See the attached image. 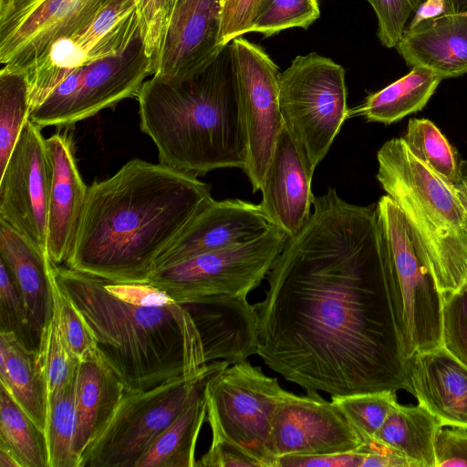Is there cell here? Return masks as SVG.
Instances as JSON below:
<instances>
[{
    "mask_svg": "<svg viewBox=\"0 0 467 467\" xmlns=\"http://www.w3.org/2000/svg\"><path fill=\"white\" fill-rule=\"evenodd\" d=\"M50 183L46 139L28 119L0 173V219L45 252Z\"/></svg>",
    "mask_w": 467,
    "mask_h": 467,
    "instance_id": "obj_14",
    "label": "cell"
},
{
    "mask_svg": "<svg viewBox=\"0 0 467 467\" xmlns=\"http://www.w3.org/2000/svg\"><path fill=\"white\" fill-rule=\"evenodd\" d=\"M379 243L403 357L442 346L441 294L430 260L405 215L389 196L376 203Z\"/></svg>",
    "mask_w": 467,
    "mask_h": 467,
    "instance_id": "obj_6",
    "label": "cell"
},
{
    "mask_svg": "<svg viewBox=\"0 0 467 467\" xmlns=\"http://www.w3.org/2000/svg\"><path fill=\"white\" fill-rule=\"evenodd\" d=\"M0 380L45 433L48 389L39 352L26 348L7 332H0Z\"/></svg>",
    "mask_w": 467,
    "mask_h": 467,
    "instance_id": "obj_26",
    "label": "cell"
},
{
    "mask_svg": "<svg viewBox=\"0 0 467 467\" xmlns=\"http://www.w3.org/2000/svg\"><path fill=\"white\" fill-rule=\"evenodd\" d=\"M271 225L259 204L240 199H212L160 256L155 270L247 243L262 235Z\"/></svg>",
    "mask_w": 467,
    "mask_h": 467,
    "instance_id": "obj_18",
    "label": "cell"
},
{
    "mask_svg": "<svg viewBox=\"0 0 467 467\" xmlns=\"http://www.w3.org/2000/svg\"><path fill=\"white\" fill-rule=\"evenodd\" d=\"M53 301L67 344L76 358L80 361L97 354L87 323L70 298L58 287L55 275Z\"/></svg>",
    "mask_w": 467,
    "mask_h": 467,
    "instance_id": "obj_39",
    "label": "cell"
},
{
    "mask_svg": "<svg viewBox=\"0 0 467 467\" xmlns=\"http://www.w3.org/2000/svg\"><path fill=\"white\" fill-rule=\"evenodd\" d=\"M408 372L411 394L442 427L467 428V366L441 346L416 352Z\"/></svg>",
    "mask_w": 467,
    "mask_h": 467,
    "instance_id": "obj_22",
    "label": "cell"
},
{
    "mask_svg": "<svg viewBox=\"0 0 467 467\" xmlns=\"http://www.w3.org/2000/svg\"><path fill=\"white\" fill-rule=\"evenodd\" d=\"M414 13L408 28H412L424 20L449 14L445 0H425Z\"/></svg>",
    "mask_w": 467,
    "mask_h": 467,
    "instance_id": "obj_46",
    "label": "cell"
},
{
    "mask_svg": "<svg viewBox=\"0 0 467 467\" xmlns=\"http://www.w3.org/2000/svg\"><path fill=\"white\" fill-rule=\"evenodd\" d=\"M135 99L140 130L155 144L161 163L196 176L243 169L246 142L229 45L192 77L152 76Z\"/></svg>",
    "mask_w": 467,
    "mask_h": 467,
    "instance_id": "obj_4",
    "label": "cell"
},
{
    "mask_svg": "<svg viewBox=\"0 0 467 467\" xmlns=\"http://www.w3.org/2000/svg\"><path fill=\"white\" fill-rule=\"evenodd\" d=\"M378 19L377 36L388 48L397 47L410 16L425 0H367Z\"/></svg>",
    "mask_w": 467,
    "mask_h": 467,
    "instance_id": "obj_41",
    "label": "cell"
},
{
    "mask_svg": "<svg viewBox=\"0 0 467 467\" xmlns=\"http://www.w3.org/2000/svg\"><path fill=\"white\" fill-rule=\"evenodd\" d=\"M319 16L317 0H262L249 32L269 37L288 28L307 29Z\"/></svg>",
    "mask_w": 467,
    "mask_h": 467,
    "instance_id": "obj_35",
    "label": "cell"
},
{
    "mask_svg": "<svg viewBox=\"0 0 467 467\" xmlns=\"http://www.w3.org/2000/svg\"><path fill=\"white\" fill-rule=\"evenodd\" d=\"M31 105L24 71L0 70V173L4 171L20 132L29 119Z\"/></svg>",
    "mask_w": 467,
    "mask_h": 467,
    "instance_id": "obj_32",
    "label": "cell"
},
{
    "mask_svg": "<svg viewBox=\"0 0 467 467\" xmlns=\"http://www.w3.org/2000/svg\"><path fill=\"white\" fill-rule=\"evenodd\" d=\"M227 365L225 360L208 363L196 373L150 389L126 392L78 467H136L159 435L202 390L208 376Z\"/></svg>",
    "mask_w": 467,
    "mask_h": 467,
    "instance_id": "obj_7",
    "label": "cell"
},
{
    "mask_svg": "<svg viewBox=\"0 0 467 467\" xmlns=\"http://www.w3.org/2000/svg\"><path fill=\"white\" fill-rule=\"evenodd\" d=\"M0 260L16 283L40 345L43 331L53 315V263L47 252L1 219Z\"/></svg>",
    "mask_w": 467,
    "mask_h": 467,
    "instance_id": "obj_23",
    "label": "cell"
},
{
    "mask_svg": "<svg viewBox=\"0 0 467 467\" xmlns=\"http://www.w3.org/2000/svg\"><path fill=\"white\" fill-rule=\"evenodd\" d=\"M125 393L120 379L98 353L79 361L76 377L73 443L78 466L85 451L109 424Z\"/></svg>",
    "mask_w": 467,
    "mask_h": 467,
    "instance_id": "obj_25",
    "label": "cell"
},
{
    "mask_svg": "<svg viewBox=\"0 0 467 467\" xmlns=\"http://www.w3.org/2000/svg\"><path fill=\"white\" fill-rule=\"evenodd\" d=\"M377 160V179L417 234L441 294L456 291L467 282V221L453 187L402 138L386 141Z\"/></svg>",
    "mask_w": 467,
    "mask_h": 467,
    "instance_id": "obj_5",
    "label": "cell"
},
{
    "mask_svg": "<svg viewBox=\"0 0 467 467\" xmlns=\"http://www.w3.org/2000/svg\"><path fill=\"white\" fill-rule=\"evenodd\" d=\"M288 238L272 224L247 243L156 269L148 283L179 304L213 296L247 298L266 278Z\"/></svg>",
    "mask_w": 467,
    "mask_h": 467,
    "instance_id": "obj_10",
    "label": "cell"
},
{
    "mask_svg": "<svg viewBox=\"0 0 467 467\" xmlns=\"http://www.w3.org/2000/svg\"><path fill=\"white\" fill-rule=\"evenodd\" d=\"M442 346L467 366V282L443 294Z\"/></svg>",
    "mask_w": 467,
    "mask_h": 467,
    "instance_id": "obj_38",
    "label": "cell"
},
{
    "mask_svg": "<svg viewBox=\"0 0 467 467\" xmlns=\"http://www.w3.org/2000/svg\"><path fill=\"white\" fill-rule=\"evenodd\" d=\"M0 442L12 451L22 467H49L45 433L2 385Z\"/></svg>",
    "mask_w": 467,
    "mask_h": 467,
    "instance_id": "obj_30",
    "label": "cell"
},
{
    "mask_svg": "<svg viewBox=\"0 0 467 467\" xmlns=\"http://www.w3.org/2000/svg\"><path fill=\"white\" fill-rule=\"evenodd\" d=\"M396 47L408 66L426 67L443 79L462 76L467 73V12L406 27Z\"/></svg>",
    "mask_w": 467,
    "mask_h": 467,
    "instance_id": "obj_24",
    "label": "cell"
},
{
    "mask_svg": "<svg viewBox=\"0 0 467 467\" xmlns=\"http://www.w3.org/2000/svg\"><path fill=\"white\" fill-rule=\"evenodd\" d=\"M197 467H260V465L233 442L212 437L210 448L197 461Z\"/></svg>",
    "mask_w": 467,
    "mask_h": 467,
    "instance_id": "obj_44",
    "label": "cell"
},
{
    "mask_svg": "<svg viewBox=\"0 0 467 467\" xmlns=\"http://www.w3.org/2000/svg\"><path fill=\"white\" fill-rule=\"evenodd\" d=\"M402 139L419 161L453 186L458 179L460 161L445 135L432 121L410 119Z\"/></svg>",
    "mask_w": 467,
    "mask_h": 467,
    "instance_id": "obj_33",
    "label": "cell"
},
{
    "mask_svg": "<svg viewBox=\"0 0 467 467\" xmlns=\"http://www.w3.org/2000/svg\"><path fill=\"white\" fill-rule=\"evenodd\" d=\"M220 28L221 0H176L152 76L182 79L205 69L225 47Z\"/></svg>",
    "mask_w": 467,
    "mask_h": 467,
    "instance_id": "obj_17",
    "label": "cell"
},
{
    "mask_svg": "<svg viewBox=\"0 0 467 467\" xmlns=\"http://www.w3.org/2000/svg\"><path fill=\"white\" fill-rule=\"evenodd\" d=\"M181 305L199 332L206 363L223 358L234 364L257 354V316L247 298L213 296Z\"/></svg>",
    "mask_w": 467,
    "mask_h": 467,
    "instance_id": "obj_21",
    "label": "cell"
},
{
    "mask_svg": "<svg viewBox=\"0 0 467 467\" xmlns=\"http://www.w3.org/2000/svg\"><path fill=\"white\" fill-rule=\"evenodd\" d=\"M207 418L202 390L159 435L136 467H197L195 449Z\"/></svg>",
    "mask_w": 467,
    "mask_h": 467,
    "instance_id": "obj_29",
    "label": "cell"
},
{
    "mask_svg": "<svg viewBox=\"0 0 467 467\" xmlns=\"http://www.w3.org/2000/svg\"><path fill=\"white\" fill-rule=\"evenodd\" d=\"M111 0H9L0 5V63L23 71L53 42L87 26Z\"/></svg>",
    "mask_w": 467,
    "mask_h": 467,
    "instance_id": "obj_13",
    "label": "cell"
},
{
    "mask_svg": "<svg viewBox=\"0 0 467 467\" xmlns=\"http://www.w3.org/2000/svg\"><path fill=\"white\" fill-rule=\"evenodd\" d=\"M0 467H22L21 463L5 444L0 442Z\"/></svg>",
    "mask_w": 467,
    "mask_h": 467,
    "instance_id": "obj_48",
    "label": "cell"
},
{
    "mask_svg": "<svg viewBox=\"0 0 467 467\" xmlns=\"http://www.w3.org/2000/svg\"><path fill=\"white\" fill-rule=\"evenodd\" d=\"M175 1H176V0H172V3L174 4V2H175Z\"/></svg>",
    "mask_w": 467,
    "mask_h": 467,
    "instance_id": "obj_50",
    "label": "cell"
},
{
    "mask_svg": "<svg viewBox=\"0 0 467 467\" xmlns=\"http://www.w3.org/2000/svg\"><path fill=\"white\" fill-rule=\"evenodd\" d=\"M153 73L152 60L140 35L121 53L87 64L76 91L58 108L36 123L69 127L125 99L136 98L145 78Z\"/></svg>",
    "mask_w": 467,
    "mask_h": 467,
    "instance_id": "obj_16",
    "label": "cell"
},
{
    "mask_svg": "<svg viewBox=\"0 0 467 467\" xmlns=\"http://www.w3.org/2000/svg\"><path fill=\"white\" fill-rule=\"evenodd\" d=\"M284 391L275 377L247 360L212 373L203 386L212 437L237 445L260 467H278L272 422Z\"/></svg>",
    "mask_w": 467,
    "mask_h": 467,
    "instance_id": "obj_8",
    "label": "cell"
},
{
    "mask_svg": "<svg viewBox=\"0 0 467 467\" xmlns=\"http://www.w3.org/2000/svg\"><path fill=\"white\" fill-rule=\"evenodd\" d=\"M435 467H467V428L443 426L434 444Z\"/></svg>",
    "mask_w": 467,
    "mask_h": 467,
    "instance_id": "obj_43",
    "label": "cell"
},
{
    "mask_svg": "<svg viewBox=\"0 0 467 467\" xmlns=\"http://www.w3.org/2000/svg\"><path fill=\"white\" fill-rule=\"evenodd\" d=\"M257 355L306 392L411 393L381 254L376 204L329 187L269 271Z\"/></svg>",
    "mask_w": 467,
    "mask_h": 467,
    "instance_id": "obj_1",
    "label": "cell"
},
{
    "mask_svg": "<svg viewBox=\"0 0 467 467\" xmlns=\"http://www.w3.org/2000/svg\"><path fill=\"white\" fill-rule=\"evenodd\" d=\"M442 426L423 406L396 404L375 441L413 467H435L434 444Z\"/></svg>",
    "mask_w": 467,
    "mask_h": 467,
    "instance_id": "obj_27",
    "label": "cell"
},
{
    "mask_svg": "<svg viewBox=\"0 0 467 467\" xmlns=\"http://www.w3.org/2000/svg\"><path fill=\"white\" fill-rule=\"evenodd\" d=\"M232 73L246 142L243 171L253 192L264 176L284 126L279 104V69L259 46L238 36L229 44Z\"/></svg>",
    "mask_w": 467,
    "mask_h": 467,
    "instance_id": "obj_11",
    "label": "cell"
},
{
    "mask_svg": "<svg viewBox=\"0 0 467 467\" xmlns=\"http://www.w3.org/2000/svg\"><path fill=\"white\" fill-rule=\"evenodd\" d=\"M452 187L467 221V160L460 161L458 179Z\"/></svg>",
    "mask_w": 467,
    "mask_h": 467,
    "instance_id": "obj_47",
    "label": "cell"
},
{
    "mask_svg": "<svg viewBox=\"0 0 467 467\" xmlns=\"http://www.w3.org/2000/svg\"><path fill=\"white\" fill-rule=\"evenodd\" d=\"M279 104L284 126L316 169L349 116L344 67L315 52L297 56L279 74Z\"/></svg>",
    "mask_w": 467,
    "mask_h": 467,
    "instance_id": "obj_9",
    "label": "cell"
},
{
    "mask_svg": "<svg viewBox=\"0 0 467 467\" xmlns=\"http://www.w3.org/2000/svg\"><path fill=\"white\" fill-rule=\"evenodd\" d=\"M38 352L47 378L48 395L76 377L79 360L67 344L55 306L43 331Z\"/></svg>",
    "mask_w": 467,
    "mask_h": 467,
    "instance_id": "obj_36",
    "label": "cell"
},
{
    "mask_svg": "<svg viewBox=\"0 0 467 467\" xmlns=\"http://www.w3.org/2000/svg\"><path fill=\"white\" fill-rule=\"evenodd\" d=\"M76 377L57 391L48 395L45 436L49 467H78V460L73 450L76 430Z\"/></svg>",
    "mask_w": 467,
    "mask_h": 467,
    "instance_id": "obj_31",
    "label": "cell"
},
{
    "mask_svg": "<svg viewBox=\"0 0 467 467\" xmlns=\"http://www.w3.org/2000/svg\"><path fill=\"white\" fill-rule=\"evenodd\" d=\"M53 272L126 392L155 388L208 364L199 332L181 304H138L109 290L103 278L54 263Z\"/></svg>",
    "mask_w": 467,
    "mask_h": 467,
    "instance_id": "obj_3",
    "label": "cell"
},
{
    "mask_svg": "<svg viewBox=\"0 0 467 467\" xmlns=\"http://www.w3.org/2000/svg\"><path fill=\"white\" fill-rule=\"evenodd\" d=\"M140 35L135 1L111 0L87 26L53 42L23 70L31 111L72 71L121 53Z\"/></svg>",
    "mask_w": 467,
    "mask_h": 467,
    "instance_id": "obj_12",
    "label": "cell"
},
{
    "mask_svg": "<svg viewBox=\"0 0 467 467\" xmlns=\"http://www.w3.org/2000/svg\"><path fill=\"white\" fill-rule=\"evenodd\" d=\"M262 0H221V28L219 42H230L250 31L255 12Z\"/></svg>",
    "mask_w": 467,
    "mask_h": 467,
    "instance_id": "obj_42",
    "label": "cell"
},
{
    "mask_svg": "<svg viewBox=\"0 0 467 467\" xmlns=\"http://www.w3.org/2000/svg\"><path fill=\"white\" fill-rule=\"evenodd\" d=\"M449 14L467 12V0H445Z\"/></svg>",
    "mask_w": 467,
    "mask_h": 467,
    "instance_id": "obj_49",
    "label": "cell"
},
{
    "mask_svg": "<svg viewBox=\"0 0 467 467\" xmlns=\"http://www.w3.org/2000/svg\"><path fill=\"white\" fill-rule=\"evenodd\" d=\"M365 453L350 451L323 455H288L279 458L278 467H361Z\"/></svg>",
    "mask_w": 467,
    "mask_h": 467,
    "instance_id": "obj_45",
    "label": "cell"
},
{
    "mask_svg": "<svg viewBox=\"0 0 467 467\" xmlns=\"http://www.w3.org/2000/svg\"><path fill=\"white\" fill-rule=\"evenodd\" d=\"M212 199L198 176L132 159L88 186L65 264L110 282L148 283L160 256Z\"/></svg>",
    "mask_w": 467,
    "mask_h": 467,
    "instance_id": "obj_2",
    "label": "cell"
},
{
    "mask_svg": "<svg viewBox=\"0 0 467 467\" xmlns=\"http://www.w3.org/2000/svg\"><path fill=\"white\" fill-rule=\"evenodd\" d=\"M0 332L13 334L26 348L39 350V342L31 328L27 310L16 283L0 260Z\"/></svg>",
    "mask_w": 467,
    "mask_h": 467,
    "instance_id": "obj_37",
    "label": "cell"
},
{
    "mask_svg": "<svg viewBox=\"0 0 467 467\" xmlns=\"http://www.w3.org/2000/svg\"><path fill=\"white\" fill-rule=\"evenodd\" d=\"M140 38L152 60L159 57L173 6L172 0H134ZM153 75V73H152Z\"/></svg>",
    "mask_w": 467,
    "mask_h": 467,
    "instance_id": "obj_40",
    "label": "cell"
},
{
    "mask_svg": "<svg viewBox=\"0 0 467 467\" xmlns=\"http://www.w3.org/2000/svg\"><path fill=\"white\" fill-rule=\"evenodd\" d=\"M51 169L47 252L56 265L66 263L88 187L78 171L73 140L67 133L46 139Z\"/></svg>",
    "mask_w": 467,
    "mask_h": 467,
    "instance_id": "obj_20",
    "label": "cell"
},
{
    "mask_svg": "<svg viewBox=\"0 0 467 467\" xmlns=\"http://www.w3.org/2000/svg\"><path fill=\"white\" fill-rule=\"evenodd\" d=\"M275 453L323 455L363 452L364 442L341 411L318 392L298 396L285 389L273 415Z\"/></svg>",
    "mask_w": 467,
    "mask_h": 467,
    "instance_id": "obj_15",
    "label": "cell"
},
{
    "mask_svg": "<svg viewBox=\"0 0 467 467\" xmlns=\"http://www.w3.org/2000/svg\"><path fill=\"white\" fill-rule=\"evenodd\" d=\"M331 401L368 446L398 403L396 392L383 390L349 395H333ZM363 449V450H364Z\"/></svg>",
    "mask_w": 467,
    "mask_h": 467,
    "instance_id": "obj_34",
    "label": "cell"
},
{
    "mask_svg": "<svg viewBox=\"0 0 467 467\" xmlns=\"http://www.w3.org/2000/svg\"><path fill=\"white\" fill-rule=\"evenodd\" d=\"M314 171L283 126L264 176L259 206L269 223L289 238L299 232L311 214Z\"/></svg>",
    "mask_w": 467,
    "mask_h": 467,
    "instance_id": "obj_19",
    "label": "cell"
},
{
    "mask_svg": "<svg viewBox=\"0 0 467 467\" xmlns=\"http://www.w3.org/2000/svg\"><path fill=\"white\" fill-rule=\"evenodd\" d=\"M443 78L426 67H412L410 73L384 88L369 94L364 102L349 110L368 121L391 124L421 110Z\"/></svg>",
    "mask_w": 467,
    "mask_h": 467,
    "instance_id": "obj_28",
    "label": "cell"
}]
</instances>
